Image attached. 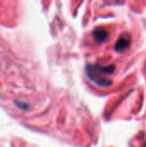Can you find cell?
<instances>
[{
	"instance_id": "cell-3",
	"label": "cell",
	"mask_w": 146,
	"mask_h": 147,
	"mask_svg": "<svg viewBox=\"0 0 146 147\" xmlns=\"http://www.w3.org/2000/svg\"><path fill=\"white\" fill-rule=\"evenodd\" d=\"M130 43H131V41H130L129 38H127L126 36H121L115 43L114 48L117 51H123L130 46Z\"/></svg>"
},
{
	"instance_id": "cell-2",
	"label": "cell",
	"mask_w": 146,
	"mask_h": 147,
	"mask_svg": "<svg viewBox=\"0 0 146 147\" xmlns=\"http://www.w3.org/2000/svg\"><path fill=\"white\" fill-rule=\"evenodd\" d=\"M92 34H93V37H94L95 40L97 41V42H99V43L104 41V40L107 39L108 35V32H107L105 29L100 28H96V29L93 31Z\"/></svg>"
},
{
	"instance_id": "cell-1",
	"label": "cell",
	"mask_w": 146,
	"mask_h": 147,
	"mask_svg": "<svg viewBox=\"0 0 146 147\" xmlns=\"http://www.w3.org/2000/svg\"><path fill=\"white\" fill-rule=\"evenodd\" d=\"M86 74L89 80L100 87H108L112 84V80L106 78L100 70L99 65H88L86 66Z\"/></svg>"
}]
</instances>
